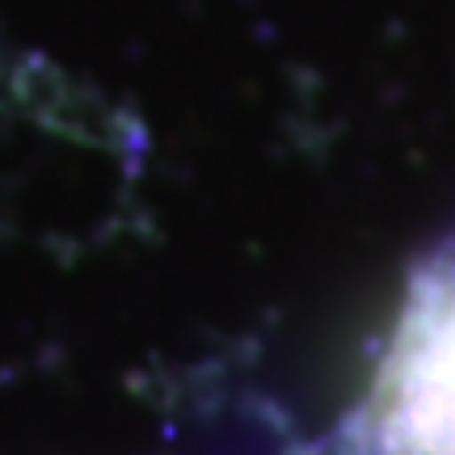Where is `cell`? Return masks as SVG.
Returning <instances> with one entry per match:
<instances>
[{"instance_id":"cell-1","label":"cell","mask_w":455,"mask_h":455,"mask_svg":"<svg viewBox=\"0 0 455 455\" xmlns=\"http://www.w3.org/2000/svg\"><path fill=\"white\" fill-rule=\"evenodd\" d=\"M371 455H455V253L426 266L367 405Z\"/></svg>"}]
</instances>
